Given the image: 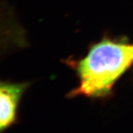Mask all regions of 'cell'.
<instances>
[{
	"label": "cell",
	"mask_w": 133,
	"mask_h": 133,
	"mask_svg": "<svg viewBox=\"0 0 133 133\" xmlns=\"http://www.w3.org/2000/svg\"><path fill=\"white\" fill-rule=\"evenodd\" d=\"M132 62L133 45L103 39L78 63L80 83L70 96H106Z\"/></svg>",
	"instance_id": "1"
},
{
	"label": "cell",
	"mask_w": 133,
	"mask_h": 133,
	"mask_svg": "<svg viewBox=\"0 0 133 133\" xmlns=\"http://www.w3.org/2000/svg\"><path fill=\"white\" fill-rule=\"evenodd\" d=\"M8 10L4 3L0 0V58L8 49L11 43L16 41L15 28L10 22Z\"/></svg>",
	"instance_id": "3"
},
{
	"label": "cell",
	"mask_w": 133,
	"mask_h": 133,
	"mask_svg": "<svg viewBox=\"0 0 133 133\" xmlns=\"http://www.w3.org/2000/svg\"><path fill=\"white\" fill-rule=\"evenodd\" d=\"M28 83L0 81V132L15 122L19 102Z\"/></svg>",
	"instance_id": "2"
}]
</instances>
